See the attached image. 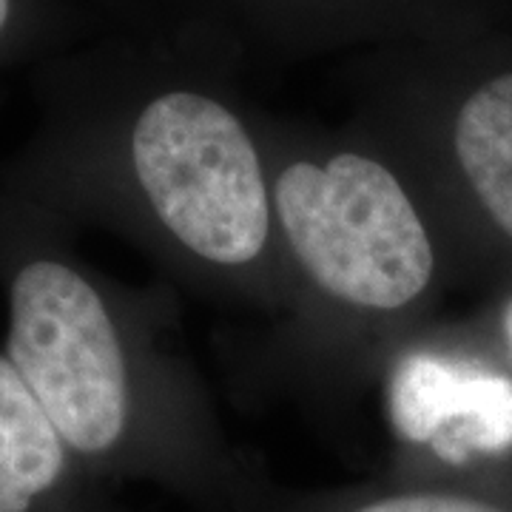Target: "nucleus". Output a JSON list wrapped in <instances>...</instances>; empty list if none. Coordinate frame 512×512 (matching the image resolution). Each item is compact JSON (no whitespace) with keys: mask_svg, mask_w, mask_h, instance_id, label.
<instances>
[{"mask_svg":"<svg viewBox=\"0 0 512 512\" xmlns=\"http://www.w3.org/2000/svg\"><path fill=\"white\" fill-rule=\"evenodd\" d=\"M453 154L484 214L512 239V72L493 77L461 103Z\"/></svg>","mask_w":512,"mask_h":512,"instance_id":"39448f33","label":"nucleus"},{"mask_svg":"<svg viewBox=\"0 0 512 512\" xmlns=\"http://www.w3.org/2000/svg\"><path fill=\"white\" fill-rule=\"evenodd\" d=\"M74 512H114V510H109V507L97 498V501H89V504H83L80 510H74Z\"/></svg>","mask_w":512,"mask_h":512,"instance_id":"6e6552de","label":"nucleus"},{"mask_svg":"<svg viewBox=\"0 0 512 512\" xmlns=\"http://www.w3.org/2000/svg\"><path fill=\"white\" fill-rule=\"evenodd\" d=\"M63 220L0 185L3 353L92 481L160 478L237 498L217 464L163 419V384L134 302L63 242Z\"/></svg>","mask_w":512,"mask_h":512,"instance_id":"f257e3e1","label":"nucleus"},{"mask_svg":"<svg viewBox=\"0 0 512 512\" xmlns=\"http://www.w3.org/2000/svg\"><path fill=\"white\" fill-rule=\"evenodd\" d=\"M504 330H507V339H510V348H512V302H510V308H507V316H504Z\"/></svg>","mask_w":512,"mask_h":512,"instance_id":"1a4fd4ad","label":"nucleus"},{"mask_svg":"<svg viewBox=\"0 0 512 512\" xmlns=\"http://www.w3.org/2000/svg\"><path fill=\"white\" fill-rule=\"evenodd\" d=\"M9 18H12V0H0V37L9 26Z\"/></svg>","mask_w":512,"mask_h":512,"instance_id":"0eeeda50","label":"nucleus"},{"mask_svg":"<svg viewBox=\"0 0 512 512\" xmlns=\"http://www.w3.org/2000/svg\"><path fill=\"white\" fill-rule=\"evenodd\" d=\"M279 251L319 299L359 319L419 308L439 251L410 185L362 151L302 157L271 177Z\"/></svg>","mask_w":512,"mask_h":512,"instance_id":"7ed1b4c3","label":"nucleus"},{"mask_svg":"<svg viewBox=\"0 0 512 512\" xmlns=\"http://www.w3.org/2000/svg\"><path fill=\"white\" fill-rule=\"evenodd\" d=\"M276 512H512L507 501L436 481H396L302 498Z\"/></svg>","mask_w":512,"mask_h":512,"instance_id":"423d86ee","label":"nucleus"},{"mask_svg":"<svg viewBox=\"0 0 512 512\" xmlns=\"http://www.w3.org/2000/svg\"><path fill=\"white\" fill-rule=\"evenodd\" d=\"M97 487L0 348V512H74Z\"/></svg>","mask_w":512,"mask_h":512,"instance_id":"20e7f679","label":"nucleus"},{"mask_svg":"<svg viewBox=\"0 0 512 512\" xmlns=\"http://www.w3.org/2000/svg\"><path fill=\"white\" fill-rule=\"evenodd\" d=\"M60 220L154 237L214 274H251L279 248L274 188L234 111L200 92L148 100L111 157H60L0 183Z\"/></svg>","mask_w":512,"mask_h":512,"instance_id":"f03ea898","label":"nucleus"}]
</instances>
